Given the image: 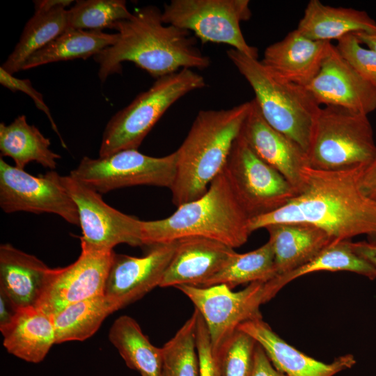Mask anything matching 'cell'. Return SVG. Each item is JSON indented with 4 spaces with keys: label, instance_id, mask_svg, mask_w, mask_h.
<instances>
[{
    "label": "cell",
    "instance_id": "23",
    "mask_svg": "<svg viewBox=\"0 0 376 376\" xmlns=\"http://www.w3.org/2000/svg\"><path fill=\"white\" fill-rule=\"evenodd\" d=\"M0 331L7 352L29 363L42 361L56 344L52 315L36 306L18 309L10 324Z\"/></svg>",
    "mask_w": 376,
    "mask_h": 376
},
{
    "label": "cell",
    "instance_id": "35",
    "mask_svg": "<svg viewBox=\"0 0 376 376\" xmlns=\"http://www.w3.org/2000/svg\"><path fill=\"white\" fill-rule=\"evenodd\" d=\"M336 47L354 69L376 88V52L363 45L354 33L338 40Z\"/></svg>",
    "mask_w": 376,
    "mask_h": 376
},
{
    "label": "cell",
    "instance_id": "42",
    "mask_svg": "<svg viewBox=\"0 0 376 376\" xmlns=\"http://www.w3.org/2000/svg\"><path fill=\"white\" fill-rule=\"evenodd\" d=\"M354 34L363 45L376 52V32H357Z\"/></svg>",
    "mask_w": 376,
    "mask_h": 376
},
{
    "label": "cell",
    "instance_id": "13",
    "mask_svg": "<svg viewBox=\"0 0 376 376\" xmlns=\"http://www.w3.org/2000/svg\"><path fill=\"white\" fill-rule=\"evenodd\" d=\"M54 171L34 176L0 159V206L6 213H52L79 226L77 207Z\"/></svg>",
    "mask_w": 376,
    "mask_h": 376
},
{
    "label": "cell",
    "instance_id": "12",
    "mask_svg": "<svg viewBox=\"0 0 376 376\" xmlns=\"http://www.w3.org/2000/svg\"><path fill=\"white\" fill-rule=\"evenodd\" d=\"M60 180L77 207L81 246L98 251H113L120 244L143 246V221L111 207L101 194L70 175Z\"/></svg>",
    "mask_w": 376,
    "mask_h": 376
},
{
    "label": "cell",
    "instance_id": "37",
    "mask_svg": "<svg viewBox=\"0 0 376 376\" xmlns=\"http://www.w3.org/2000/svg\"><path fill=\"white\" fill-rule=\"evenodd\" d=\"M0 83L4 87H6L13 92L19 91L29 95L34 101L37 108L42 111L48 117L49 120L52 125V127L58 136L63 147H64L65 148H67L51 115L49 109L43 100L42 94L35 90V88L32 86L30 80L17 79L13 77L11 74L7 72L1 67Z\"/></svg>",
    "mask_w": 376,
    "mask_h": 376
},
{
    "label": "cell",
    "instance_id": "11",
    "mask_svg": "<svg viewBox=\"0 0 376 376\" xmlns=\"http://www.w3.org/2000/svg\"><path fill=\"white\" fill-rule=\"evenodd\" d=\"M265 284L251 283L237 292L224 284L209 287L180 285L175 288L190 299L203 318L213 351L220 358L240 324L262 318L260 306L267 302Z\"/></svg>",
    "mask_w": 376,
    "mask_h": 376
},
{
    "label": "cell",
    "instance_id": "5",
    "mask_svg": "<svg viewBox=\"0 0 376 376\" xmlns=\"http://www.w3.org/2000/svg\"><path fill=\"white\" fill-rule=\"evenodd\" d=\"M226 54L252 88L265 120L306 153L321 108L308 90L274 75L258 58L232 48Z\"/></svg>",
    "mask_w": 376,
    "mask_h": 376
},
{
    "label": "cell",
    "instance_id": "2",
    "mask_svg": "<svg viewBox=\"0 0 376 376\" xmlns=\"http://www.w3.org/2000/svg\"><path fill=\"white\" fill-rule=\"evenodd\" d=\"M162 11L148 6L135 9L128 19L116 22V42L94 56L102 82L120 73L122 63L130 61L158 79L182 69L203 70L210 65L208 56L196 46L191 32L164 24Z\"/></svg>",
    "mask_w": 376,
    "mask_h": 376
},
{
    "label": "cell",
    "instance_id": "30",
    "mask_svg": "<svg viewBox=\"0 0 376 376\" xmlns=\"http://www.w3.org/2000/svg\"><path fill=\"white\" fill-rule=\"evenodd\" d=\"M117 308L104 295L73 303L52 315L56 343L83 341L91 337Z\"/></svg>",
    "mask_w": 376,
    "mask_h": 376
},
{
    "label": "cell",
    "instance_id": "28",
    "mask_svg": "<svg viewBox=\"0 0 376 376\" xmlns=\"http://www.w3.org/2000/svg\"><path fill=\"white\" fill-rule=\"evenodd\" d=\"M117 38V33L69 29L33 54L26 61L22 70L57 61L87 59L113 45Z\"/></svg>",
    "mask_w": 376,
    "mask_h": 376
},
{
    "label": "cell",
    "instance_id": "27",
    "mask_svg": "<svg viewBox=\"0 0 376 376\" xmlns=\"http://www.w3.org/2000/svg\"><path fill=\"white\" fill-rule=\"evenodd\" d=\"M349 242L335 241L302 266L266 282L265 292L267 301L292 281L316 272L347 271L365 276L371 280L375 279L376 268L357 256L350 248Z\"/></svg>",
    "mask_w": 376,
    "mask_h": 376
},
{
    "label": "cell",
    "instance_id": "19",
    "mask_svg": "<svg viewBox=\"0 0 376 376\" xmlns=\"http://www.w3.org/2000/svg\"><path fill=\"white\" fill-rule=\"evenodd\" d=\"M237 329L250 335L264 350L273 366L287 376H334L356 363L352 354L324 363L309 357L279 337L263 318L246 321Z\"/></svg>",
    "mask_w": 376,
    "mask_h": 376
},
{
    "label": "cell",
    "instance_id": "32",
    "mask_svg": "<svg viewBox=\"0 0 376 376\" xmlns=\"http://www.w3.org/2000/svg\"><path fill=\"white\" fill-rule=\"evenodd\" d=\"M198 311L191 317L162 349V376H200L196 348Z\"/></svg>",
    "mask_w": 376,
    "mask_h": 376
},
{
    "label": "cell",
    "instance_id": "14",
    "mask_svg": "<svg viewBox=\"0 0 376 376\" xmlns=\"http://www.w3.org/2000/svg\"><path fill=\"white\" fill-rule=\"evenodd\" d=\"M113 253L81 246L74 263L49 268L36 307L53 315L73 303L104 295Z\"/></svg>",
    "mask_w": 376,
    "mask_h": 376
},
{
    "label": "cell",
    "instance_id": "8",
    "mask_svg": "<svg viewBox=\"0 0 376 376\" xmlns=\"http://www.w3.org/2000/svg\"><path fill=\"white\" fill-rule=\"evenodd\" d=\"M249 0H172L166 3L162 21L191 31L203 43L228 45L258 58V49L246 41L240 23L251 17Z\"/></svg>",
    "mask_w": 376,
    "mask_h": 376
},
{
    "label": "cell",
    "instance_id": "38",
    "mask_svg": "<svg viewBox=\"0 0 376 376\" xmlns=\"http://www.w3.org/2000/svg\"><path fill=\"white\" fill-rule=\"evenodd\" d=\"M357 185L366 196L376 201V156L370 162L360 167Z\"/></svg>",
    "mask_w": 376,
    "mask_h": 376
},
{
    "label": "cell",
    "instance_id": "20",
    "mask_svg": "<svg viewBox=\"0 0 376 376\" xmlns=\"http://www.w3.org/2000/svg\"><path fill=\"white\" fill-rule=\"evenodd\" d=\"M332 45L309 39L295 29L268 46L260 61L274 75L306 87L320 71Z\"/></svg>",
    "mask_w": 376,
    "mask_h": 376
},
{
    "label": "cell",
    "instance_id": "21",
    "mask_svg": "<svg viewBox=\"0 0 376 376\" xmlns=\"http://www.w3.org/2000/svg\"><path fill=\"white\" fill-rule=\"evenodd\" d=\"M49 268L9 243L0 246V290L17 310L37 305Z\"/></svg>",
    "mask_w": 376,
    "mask_h": 376
},
{
    "label": "cell",
    "instance_id": "7",
    "mask_svg": "<svg viewBox=\"0 0 376 376\" xmlns=\"http://www.w3.org/2000/svg\"><path fill=\"white\" fill-rule=\"evenodd\" d=\"M376 156L368 115L342 107L324 106L315 119L308 149V166L323 171L354 169Z\"/></svg>",
    "mask_w": 376,
    "mask_h": 376
},
{
    "label": "cell",
    "instance_id": "15",
    "mask_svg": "<svg viewBox=\"0 0 376 376\" xmlns=\"http://www.w3.org/2000/svg\"><path fill=\"white\" fill-rule=\"evenodd\" d=\"M176 245L177 241L151 246L142 257L114 252L104 295L119 310L159 287Z\"/></svg>",
    "mask_w": 376,
    "mask_h": 376
},
{
    "label": "cell",
    "instance_id": "3",
    "mask_svg": "<svg viewBox=\"0 0 376 376\" xmlns=\"http://www.w3.org/2000/svg\"><path fill=\"white\" fill-rule=\"evenodd\" d=\"M251 101L219 110H201L179 148L172 202L178 207L202 196L224 170L249 112Z\"/></svg>",
    "mask_w": 376,
    "mask_h": 376
},
{
    "label": "cell",
    "instance_id": "17",
    "mask_svg": "<svg viewBox=\"0 0 376 376\" xmlns=\"http://www.w3.org/2000/svg\"><path fill=\"white\" fill-rule=\"evenodd\" d=\"M240 135L261 159L287 179L298 194L302 191L301 171L308 166L306 153L265 120L254 99L251 100Z\"/></svg>",
    "mask_w": 376,
    "mask_h": 376
},
{
    "label": "cell",
    "instance_id": "4",
    "mask_svg": "<svg viewBox=\"0 0 376 376\" xmlns=\"http://www.w3.org/2000/svg\"><path fill=\"white\" fill-rule=\"evenodd\" d=\"M177 207L166 218L142 221L143 246L198 236L234 249L244 244L251 233L250 219L236 199L223 171L202 196Z\"/></svg>",
    "mask_w": 376,
    "mask_h": 376
},
{
    "label": "cell",
    "instance_id": "16",
    "mask_svg": "<svg viewBox=\"0 0 376 376\" xmlns=\"http://www.w3.org/2000/svg\"><path fill=\"white\" fill-rule=\"evenodd\" d=\"M320 106H334L368 115L376 110V88L341 56L336 45L306 87Z\"/></svg>",
    "mask_w": 376,
    "mask_h": 376
},
{
    "label": "cell",
    "instance_id": "40",
    "mask_svg": "<svg viewBox=\"0 0 376 376\" xmlns=\"http://www.w3.org/2000/svg\"><path fill=\"white\" fill-rule=\"evenodd\" d=\"M352 250L360 258L376 268V241L349 242Z\"/></svg>",
    "mask_w": 376,
    "mask_h": 376
},
{
    "label": "cell",
    "instance_id": "22",
    "mask_svg": "<svg viewBox=\"0 0 376 376\" xmlns=\"http://www.w3.org/2000/svg\"><path fill=\"white\" fill-rule=\"evenodd\" d=\"M265 228L274 251L277 276L302 266L337 241L320 228L306 223H278Z\"/></svg>",
    "mask_w": 376,
    "mask_h": 376
},
{
    "label": "cell",
    "instance_id": "29",
    "mask_svg": "<svg viewBox=\"0 0 376 376\" xmlns=\"http://www.w3.org/2000/svg\"><path fill=\"white\" fill-rule=\"evenodd\" d=\"M108 336L128 368L141 376H162V349L150 343L134 318H116Z\"/></svg>",
    "mask_w": 376,
    "mask_h": 376
},
{
    "label": "cell",
    "instance_id": "9",
    "mask_svg": "<svg viewBox=\"0 0 376 376\" xmlns=\"http://www.w3.org/2000/svg\"><path fill=\"white\" fill-rule=\"evenodd\" d=\"M223 172L250 219L282 207L298 194L281 173L253 151L240 134Z\"/></svg>",
    "mask_w": 376,
    "mask_h": 376
},
{
    "label": "cell",
    "instance_id": "39",
    "mask_svg": "<svg viewBox=\"0 0 376 376\" xmlns=\"http://www.w3.org/2000/svg\"><path fill=\"white\" fill-rule=\"evenodd\" d=\"M251 376H287L272 363L262 347L257 343L254 353V364Z\"/></svg>",
    "mask_w": 376,
    "mask_h": 376
},
{
    "label": "cell",
    "instance_id": "31",
    "mask_svg": "<svg viewBox=\"0 0 376 376\" xmlns=\"http://www.w3.org/2000/svg\"><path fill=\"white\" fill-rule=\"evenodd\" d=\"M276 276L274 251L267 241L251 251L244 253L235 252L219 272L198 287L224 284L233 289L243 283H266Z\"/></svg>",
    "mask_w": 376,
    "mask_h": 376
},
{
    "label": "cell",
    "instance_id": "1",
    "mask_svg": "<svg viewBox=\"0 0 376 376\" xmlns=\"http://www.w3.org/2000/svg\"><path fill=\"white\" fill-rule=\"evenodd\" d=\"M361 166L342 171L304 167L302 191L282 207L250 219V232L273 224L297 222L319 227L337 241L360 235L376 239V201L359 189Z\"/></svg>",
    "mask_w": 376,
    "mask_h": 376
},
{
    "label": "cell",
    "instance_id": "6",
    "mask_svg": "<svg viewBox=\"0 0 376 376\" xmlns=\"http://www.w3.org/2000/svg\"><path fill=\"white\" fill-rule=\"evenodd\" d=\"M206 86L205 79L191 69L156 79L127 107L108 121L102 137L99 157L137 149L167 109L187 93Z\"/></svg>",
    "mask_w": 376,
    "mask_h": 376
},
{
    "label": "cell",
    "instance_id": "41",
    "mask_svg": "<svg viewBox=\"0 0 376 376\" xmlns=\"http://www.w3.org/2000/svg\"><path fill=\"white\" fill-rule=\"evenodd\" d=\"M17 311L10 299L0 290V330L10 324Z\"/></svg>",
    "mask_w": 376,
    "mask_h": 376
},
{
    "label": "cell",
    "instance_id": "25",
    "mask_svg": "<svg viewBox=\"0 0 376 376\" xmlns=\"http://www.w3.org/2000/svg\"><path fill=\"white\" fill-rule=\"evenodd\" d=\"M296 29L313 40L331 42L350 33L376 32V22L363 10L311 0Z\"/></svg>",
    "mask_w": 376,
    "mask_h": 376
},
{
    "label": "cell",
    "instance_id": "26",
    "mask_svg": "<svg viewBox=\"0 0 376 376\" xmlns=\"http://www.w3.org/2000/svg\"><path fill=\"white\" fill-rule=\"evenodd\" d=\"M51 142L34 125H29L25 115L18 116L9 125L0 124V150L3 157H10L15 166L24 170L35 162L53 171L61 156L50 149Z\"/></svg>",
    "mask_w": 376,
    "mask_h": 376
},
{
    "label": "cell",
    "instance_id": "24",
    "mask_svg": "<svg viewBox=\"0 0 376 376\" xmlns=\"http://www.w3.org/2000/svg\"><path fill=\"white\" fill-rule=\"evenodd\" d=\"M35 13L26 24L14 50L1 66L9 74L22 70L35 52L69 29L68 10L72 1H35Z\"/></svg>",
    "mask_w": 376,
    "mask_h": 376
},
{
    "label": "cell",
    "instance_id": "18",
    "mask_svg": "<svg viewBox=\"0 0 376 376\" xmlns=\"http://www.w3.org/2000/svg\"><path fill=\"white\" fill-rule=\"evenodd\" d=\"M235 253L233 248L209 238H181L177 240L175 253L159 287L201 286L219 272Z\"/></svg>",
    "mask_w": 376,
    "mask_h": 376
},
{
    "label": "cell",
    "instance_id": "10",
    "mask_svg": "<svg viewBox=\"0 0 376 376\" xmlns=\"http://www.w3.org/2000/svg\"><path fill=\"white\" fill-rule=\"evenodd\" d=\"M176 163L175 151L155 157L128 149L96 159L84 157L70 175L101 194L137 185L171 189Z\"/></svg>",
    "mask_w": 376,
    "mask_h": 376
},
{
    "label": "cell",
    "instance_id": "33",
    "mask_svg": "<svg viewBox=\"0 0 376 376\" xmlns=\"http://www.w3.org/2000/svg\"><path fill=\"white\" fill-rule=\"evenodd\" d=\"M131 15L123 0H79L68 10V28L102 31Z\"/></svg>",
    "mask_w": 376,
    "mask_h": 376
},
{
    "label": "cell",
    "instance_id": "34",
    "mask_svg": "<svg viewBox=\"0 0 376 376\" xmlns=\"http://www.w3.org/2000/svg\"><path fill=\"white\" fill-rule=\"evenodd\" d=\"M256 345L250 335L237 329L220 355L221 376H251Z\"/></svg>",
    "mask_w": 376,
    "mask_h": 376
},
{
    "label": "cell",
    "instance_id": "36",
    "mask_svg": "<svg viewBox=\"0 0 376 376\" xmlns=\"http://www.w3.org/2000/svg\"><path fill=\"white\" fill-rule=\"evenodd\" d=\"M196 348L200 376H221L220 359L213 351L206 324L199 312L196 327Z\"/></svg>",
    "mask_w": 376,
    "mask_h": 376
}]
</instances>
